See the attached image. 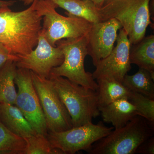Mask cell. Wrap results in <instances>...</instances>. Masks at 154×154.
<instances>
[{
    "label": "cell",
    "mask_w": 154,
    "mask_h": 154,
    "mask_svg": "<svg viewBox=\"0 0 154 154\" xmlns=\"http://www.w3.org/2000/svg\"><path fill=\"white\" fill-rule=\"evenodd\" d=\"M42 21L35 9V0L28 8L18 12L0 5V43L11 55L28 54L38 43Z\"/></svg>",
    "instance_id": "cell-1"
},
{
    "label": "cell",
    "mask_w": 154,
    "mask_h": 154,
    "mask_svg": "<svg viewBox=\"0 0 154 154\" xmlns=\"http://www.w3.org/2000/svg\"><path fill=\"white\" fill-rule=\"evenodd\" d=\"M151 0H105L97 11L100 22L117 19L127 34L131 45L145 36L151 24L149 3Z\"/></svg>",
    "instance_id": "cell-2"
},
{
    "label": "cell",
    "mask_w": 154,
    "mask_h": 154,
    "mask_svg": "<svg viewBox=\"0 0 154 154\" xmlns=\"http://www.w3.org/2000/svg\"><path fill=\"white\" fill-rule=\"evenodd\" d=\"M153 123L136 115L125 126L113 129L93 144L90 154H134L145 141L153 136Z\"/></svg>",
    "instance_id": "cell-3"
},
{
    "label": "cell",
    "mask_w": 154,
    "mask_h": 154,
    "mask_svg": "<svg viewBox=\"0 0 154 154\" xmlns=\"http://www.w3.org/2000/svg\"><path fill=\"white\" fill-rule=\"evenodd\" d=\"M49 79L71 118L73 127L92 122L100 114L96 91L61 76Z\"/></svg>",
    "instance_id": "cell-4"
},
{
    "label": "cell",
    "mask_w": 154,
    "mask_h": 154,
    "mask_svg": "<svg viewBox=\"0 0 154 154\" xmlns=\"http://www.w3.org/2000/svg\"><path fill=\"white\" fill-rule=\"evenodd\" d=\"M58 8L51 0H35V9L42 17L41 31L50 44L56 47L61 39L88 35L92 23L68 13H66L67 17L60 15L56 11Z\"/></svg>",
    "instance_id": "cell-5"
},
{
    "label": "cell",
    "mask_w": 154,
    "mask_h": 154,
    "mask_svg": "<svg viewBox=\"0 0 154 154\" xmlns=\"http://www.w3.org/2000/svg\"><path fill=\"white\" fill-rule=\"evenodd\" d=\"M87 35L61 39L56 43L64 55L63 63L51 70L50 76H61L80 85L97 91L98 85L93 75L86 72L85 60L88 55ZM50 77V76H49Z\"/></svg>",
    "instance_id": "cell-6"
},
{
    "label": "cell",
    "mask_w": 154,
    "mask_h": 154,
    "mask_svg": "<svg viewBox=\"0 0 154 154\" xmlns=\"http://www.w3.org/2000/svg\"><path fill=\"white\" fill-rule=\"evenodd\" d=\"M114 129L105 126L102 122H92L73 127L60 132H48L47 137L51 146L63 154H74L81 150L88 151L93 144L107 135Z\"/></svg>",
    "instance_id": "cell-7"
},
{
    "label": "cell",
    "mask_w": 154,
    "mask_h": 154,
    "mask_svg": "<svg viewBox=\"0 0 154 154\" xmlns=\"http://www.w3.org/2000/svg\"><path fill=\"white\" fill-rule=\"evenodd\" d=\"M30 72L48 132H60L71 128L73 126L70 116L50 80Z\"/></svg>",
    "instance_id": "cell-8"
},
{
    "label": "cell",
    "mask_w": 154,
    "mask_h": 154,
    "mask_svg": "<svg viewBox=\"0 0 154 154\" xmlns=\"http://www.w3.org/2000/svg\"><path fill=\"white\" fill-rule=\"evenodd\" d=\"M15 82L18 92L14 105L21 111L36 134L47 136L48 131L46 122L30 71L17 68Z\"/></svg>",
    "instance_id": "cell-9"
},
{
    "label": "cell",
    "mask_w": 154,
    "mask_h": 154,
    "mask_svg": "<svg viewBox=\"0 0 154 154\" xmlns=\"http://www.w3.org/2000/svg\"><path fill=\"white\" fill-rule=\"evenodd\" d=\"M17 56V68L29 70L48 79L52 69L60 66L64 60L61 50L50 44L41 31L35 48L28 54Z\"/></svg>",
    "instance_id": "cell-10"
},
{
    "label": "cell",
    "mask_w": 154,
    "mask_h": 154,
    "mask_svg": "<svg viewBox=\"0 0 154 154\" xmlns=\"http://www.w3.org/2000/svg\"><path fill=\"white\" fill-rule=\"evenodd\" d=\"M116 45L107 57L98 63L93 75L94 79L106 78L122 83L131 68L130 51L131 44L123 28L119 30Z\"/></svg>",
    "instance_id": "cell-11"
},
{
    "label": "cell",
    "mask_w": 154,
    "mask_h": 154,
    "mask_svg": "<svg viewBox=\"0 0 154 154\" xmlns=\"http://www.w3.org/2000/svg\"><path fill=\"white\" fill-rule=\"evenodd\" d=\"M122 28L121 23L115 19L92 23L87 35V47L94 66L113 50L118 30Z\"/></svg>",
    "instance_id": "cell-12"
},
{
    "label": "cell",
    "mask_w": 154,
    "mask_h": 154,
    "mask_svg": "<svg viewBox=\"0 0 154 154\" xmlns=\"http://www.w3.org/2000/svg\"><path fill=\"white\" fill-rule=\"evenodd\" d=\"M99 110L103 121L112 124L114 129L125 126L138 115L136 108L127 98L117 99Z\"/></svg>",
    "instance_id": "cell-13"
},
{
    "label": "cell",
    "mask_w": 154,
    "mask_h": 154,
    "mask_svg": "<svg viewBox=\"0 0 154 154\" xmlns=\"http://www.w3.org/2000/svg\"><path fill=\"white\" fill-rule=\"evenodd\" d=\"M0 120L10 131L23 138L36 134L21 111L14 105L0 103Z\"/></svg>",
    "instance_id": "cell-14"
},
{
    "label": "cell",
    "mask_w": 154,
    "mask_h": 154,
    "mask_svg": "<svg viewBox=\"0 0 154 154\" xmlns=\"http://www.w3.org/2000/svg\"><path fill=\"white\" fill-rule=\"evenodd\" d=\"M131 64L146 70L154 77V36H145L140 41L131 45L130 51Z\"/></svg>",
    "instance_id": "cell-15"
},
{
    "label": "cell",
    "mask_w": 154,
    "mask_h": 154,
    "mask_svg": "<svg viewBox=\"0 0 154 154\" xmlns=\"http://www.w3.org/2000/svg\"><path fill=\"white\" fill-rule=\"evenodd\" d=\"M97 90L99 108L104 107L121 98H128L130 91L122 83L111 79H97Z\"/></svg>",
    "instance_id": "cell-16"
},
{
    "label": "cell",
    "mask_w": 154,
    "mask_h": 154,
    "mask_svg": "<svg viewBox=\"0 0 154 154\" xmlns=\"http://www.w3.org/2000/svg\"><path fill=\"white\" fill-rule=\"evenodd\" d=\"M58 8L67 13L81 17L92 23L100 22L97 8L89 0H51Z\"/></svg>",
    "instance_id": "cell-17"
},
{
    "label": "cell",
    "mask_w": 154,
    "mask_h": 154,
    "mask_svg": "<svg viewBox=\"0 0 154 154\" xmlns=\"http://www.w3.org/2000/svg\"><path fill=\"white\" fill-rule=\"evenodd\" d=\"M17 69L13 60L8 61L0 67V103L15 105L17 96L15 87Z\"/></svg>",
    "instance_id": "cell-18"
},
{
    "label": "cell",
    "mask_w": 154,
    "mask_h": 154,
    "mask_svg": "<svg viewBox=\"0 0 154 154\" xmlns=\"http://www.w3.org/2000/svg\"><path fill=\"white\" fill-rule=\"evenodd\" d=\"M154 77L146 70L139 68L133 75L127 74L122 84L128 91L154 99Z\"/></svg>",
    "instance_id": "cell-19"
},
{
    "label": "cell",
    "mask_w": 154,
    "mask_h": 154,
    "mask_svg": "<svg viewBox=\"0 0 154 154\" xmlns=\"http://www.w3.org/2000/svg\"><path fill=\"white\" fill-rule=\"evenodd\" d=\"M26 141L11 132L0 120V152L24 154Z\"/></svg>",
    "instance_id": "cell-20"
},
{
    "label": "cell",
    "mask_w": 154,
    "mask_h": 154,
    "mask_svg": "<svg viewBox=\"0 0 154 154\" xmlns=\"http://www.w3.org/2000/svg\"><path fill=\"white\" fill-rule=\"evenodd\" d=\"M26 146L24 154H63L60 150L53 147L47 136L35 134L24 138Z\"/></svg>",
    "instance_id": "cell-21"
},
{
    "label": "cell",
    "mask_w": 154,
    "mask_h": 154,
    "mask_svg": "<svg viewBox=\"0 0 154 154\" xmlns=\"http://www.w3.org/2000/svg\"><path fill=\"white\" fill-rule=\"evenodd\" d=\"M128 99L136 108L138 115L154 124V99L132 91H130Z\"/></svg>",
    "instance_id": "cell-22"
},
{
    "label": "cell",
    "mask_w": 154,
    "mask_h": 154,
    "mask_svg": "<svg viewBox=\"0 0 154 154\" xmlns=\"http://www.w3.org/2000/svg\"><path fill=\"white\" fill-rule=\"evenodd\" d=\"M136 153L142 154H154V137H150L145 141L137 149Z\"/></svg>",
    "instance_id": "cell-23"
},
{
    "label": "cell",
    "mask_w": 154,
    "mask_h": 154,
    "mask_svg": "<svg viewBox=\"0 0 154 154\" xmlns=\"http://www.w3.org/2000/svg\"><path fill=\"white\" fill-rule=\"evenodd\" d=\"M17 59V56L11 55L3 45L0 43V67L8 60L16 62Z\"/></svg>",
    "instance_id": "cell-24"
},
{
    "label": "cell",
    "mask_w": 154,
    "mask_h": 154,
    "mask_svg": "<svg viewBox=\"0 0 154 154\" xmlns=\"http://www.w3.org/2000/svg\"><path fill=\"white\" fill-rule=\"evenodd\" d=\"M91 1L97 8L102 7L105 3V0H89Z\"/></svg>",
    "instance_id": "cell-25"
},
{
    "label": "cell",
    "mask_w": 154,
    "mask_h": 154,
    "mask_svg": "<svg viewBox=\"0 0 154 154\" xmlns=\"http://www.w3.org/2000/svg\"><path fill=\"white\" fill-rule=\"evenodd\" d=\"M16 2L14 1H4V0H0V5H6L9 7L15 4Z\"/></svg>",
    "instance_id": "cell-26"
},
{
    "label": "cell",
    "mask_w": 154,
    "mask_h": 154,
    "mask_svg": "<svg viewBox=\"0 0 154 154\" xmlns=\"http://www.w3.org/2000/svg\"><path fill=\"white\" fill-rule=\"evenodd\" d=\"M34 1L35 0H25L23 3H24V5H31Z\"/></svg>",
    "instance_id": "cell-27"
},
{
    "label": "cell",
    "mask_w": 154,
    "mask_h": 154,
    "mask_svg": "<svg viewBox=\"0 0 154 154\" xmlns=\"http://www.w3.org/2000/svg\"><path fill=\"white\" fill-rule=\"evenodd\" d=\"M19 1H21V2H24L25 0H19Z\"/></svg>",
    "instance_id": "cell-28"
}]
</instances>
